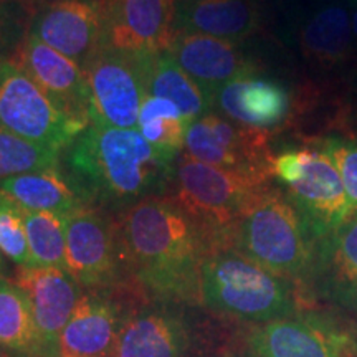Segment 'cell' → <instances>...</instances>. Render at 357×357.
<instances>
[{
	"instance_id": "cb8c5ba5",
	"label": "cell",
	"mask_w": 357,
	"mask_h": 357,
	"mask_svg": "<svg viewBox=\"0 0 357 357\" xmlns=\"http://www.w3.org/2000/svg\"><path fill=\"white\" fill-rule=\"evenodd\" d=\"M0 192L7 194L26 211L68 215L84 207L66 184L58 167L0 178Z\"/></svg>"
},
{
	"instance_id": "5bb4252c",
	"label": "cell",
	"mask_w": 357,
	"mask_h": 357,
	"mask_svg": "<svg viewBox=\"0 0 357 357\" xmlns=\"http://www.w3.org/2000/svg\"><path fill=\"white\" fill-rule=\"evenodd\" d=\"M26 35L84 70L105 47L102 0H50L30 15Z\"/></svg>"
},
{
	"instance_id": "d590c367",
	"label": "cell",
	"mask_w": 357,
	"mask_h": 357,
	"mask_svg": "<svg viewBox=\"0 0 357 357\" xmlns=\"http://www.w3.org/2000/svg\"><path fill=\"white\" fill-rule=\"evenodd\" d=\"M6 273V260H3V255L0 253V276Z\"/></svg>"
},
{
	"instance_id": "d6986e66",
	"label": "cell",
	"mask_w": 357,
	"mask_h": 357,
	"mask_svg": "<svg viewBox=\"0 0 357 357\" xmlns=\"http://www.w3.org/2000/svg\"><path fill=\"white\" fill-rule=\"evenodd\" d=\"M12 281L29 296L48 357H60L61 331L82 298L83 287L61 268H19Z\"/></svg>"
},
{
	"instance_id": "52a82bcc",
	"label": "cell",
	"mask_w": 357,
	"mask_h": 357,
	"mask_svg": "<svg viewBox=\"0 0 357 357\" xmlns=\"http://www.w3.org/2000/svg\"><path fill=\"white\" fill-rule=\"evenodd\" d=\"M273 177L284 187L318 242L354 212L333 159L318 146L276 154Z\"/></svg>"
},
{
	"instance_id": "6da1fadb",
	"label": "cell",
	"mask_w": 357,
	"mask_h": 357,
	"mask_svg": "<svg viewBox=\"0 0 357 357\" xmlns=\"http://www.w3.org/2000/svg\"><path fill=\"white\" fill-rule=\"evenodd\" d=\"M128 283L146 300L200 306V266L212 236L171 195L116 213Z\"/></svg>"
},
{
	"instance_id": "603a6c76",
	"label": "cell",
	"mask_w": 357,
	"mask_h": 357,
	"mask_svg": "<svg viewBox=\"0 0 357 357\" xmlns=\"http://www.w3.org/2000/svg\"><path fill=\"white\" fill-rule=\"evenodd\" d=\"M146 93L172 101L190 124L213 109V100L176 63L169 52L144 55Z\"/></svg>"
},
{
	"instance_id": "ffe728a7",
	"label": "cell",
	"mask_w": 357,
	"mask_h": 357,
	"mask_svg": "<svg viewBox=\"0 0 357 357\" xmlns=\"http://www.w3.org/2000/svg\"><path fill=\"white\" fill-rule=\"evenodd\" d=\"M263 26L255 0H176L174 32L202 33L242 43Z\"/></svg>"
},
{
	"instance_id": "30bf717a",
	"label": "cell",
	"mask_w": 357,
	"mask_h": 357,
	"mask_svg": "<svg viewBox=\"0 0 357 357\" xmlns=\"http://www.w3.org/2000/svg\"><path fill=\"white\" fill-rule=\"evenodd\" d=\"M271 137V132L242 126L211 111L189 126L184 153L211 166L273 181Z\"/></svg>"
},
{
	"instance_id": "d4e9b609",
	"label": "cell",
	"mask_w": 357,
	"mask_h": 357,
	"mask_svg": "<svg viewBox=\"0 0 357 357\" xmlns=\"http://www.w3.org/2000/svg\"><path fill=\"white\" fill-rule=\"evenodd\" d=\"M0 347L22 357H48L29 296L0 276Z\"/></svg>"
},
{
	"instance_id": "8fae6325",
	"label": "cell",
	"mask_w": 357,
	"mask_h": 357,
	"mask_svg": "<svg viewBox=\"0 0 357 357\" xmlns=\"http://www.w3.org/2000/svg\"><path fill=\"white\" fill-rule=\"evenodd\" d=\"M89 119L102 128L136 129L146 98L144 55L101 47L84 68Z\"/></svg>"
},
{
	"instance_id": "277c9868",
	"label": "cell",
	"mask_w": 357,
	"mask_h": 357,
	"mask_svg": "<svg viewBox=\"0 0 357 357\" xmlns=\"http://www.w3.org/2000/svg\"><path fill=\"white\" fill-rule=\"evenodd\" d=\"M231 248L303 288L314 271L318 238L287 192L271 184L242 212Z\"/></svg>"
},
{
	"instance_id": "2e32d148",
	"label": "cell",
	"mask_w": 357,
	"mask_h": 357,
	"mask_svg": "<svg viewBox=\"0 0 357 357\" xmlns=\"http://www.w3.org/2000/svg\"><path fill=\"white\" fill-rule=\"evenodd\" d=\"M10 60L37 83L58 111L91 124L88 78L78 63L30 35H25Z\"/></svg>"
},
{
	"instance_id": "44dd1931",
	"label": "cell",
	"mask_w": 357,
	"mask_h": 357,
	"mask_svg": "<svg viewBox=\"0 0 357 357\" xmlns=\"http://www.w3.org/2000/svg\"><path fill=\"white\" fill-rule=\"evenodd\" d=\"M312 276L329 300L357 316V211L319 240Z\"/></svg>"
},
{
	"instance_id": "836d02e7",
	"label": "cell",
	"mask_w": 357,
	"mask_h": 357,
	"mask_svg": "<svg viewBox=\"0 0 357 357\" xmlns=\"http://www.w3.org/2000/svg\"><path fill=\"white\" fill-rule=\"evenodd\" d=\"M349 83H351V88H352V91H354V96L357 100V68L354 70V78H352V82H349Z\"/></svg>"
},
{
	"instance_id": "7c38bea8",
	"label": "cell",
	"mask_w": 357,
	"mask_h": 357,
	"mask_svg": "<svg viewBox=\"0 0 357 357\" xmlns=\"http://www.w3.org/2000/svg\"><path fill=\"white\" fill-rule=\"evenodd\" d=\"M146 298L131 284L84 289L60 336V357H113L129 312Z\"/></svg>"
},
{
	"instance_id": "8992f818",
	"label": "cell",
	"mask_w": 357,
	"mask_h": 357,
	"mask_svg": "<svg viewBox=\"0 0 357 357\" xmlns=\"http://www.w3.org/2000/svg\"><path fill=\"white\" fill-rule=\"evenodd\" d=\"M349 329L318 311H301L263 324H242L222 349V357H356Z\"/></svg>"
},
{
	"instance_id": "e575fe53",
	"label": "cell",
	"mask_w": 357,
	"mask_h": 357,
	"mask_svg": "<svg viewBox=\"0 0 357 357\" xmlns=\"http://www.w3.org/2000/svg\"><path fill=\"white\" fill-rule=\"evenodd\" d=\"M0 357H22V356H17V354H13V352L3 349V347H0Z\"/></svg>"
},
{
	"instance_id": "3957f363",
	"label": "cell",
	"mask_w": 357,
	"mask_h": 357,
	"mask_svg": "<svg viewBox=\"0 0 357 357\" xmlns=\"http://www.w3.org/2000/svg\"><path fill=\"white\" fill-rule=\"evenodd\" d=\"M303 288L235 248L212 252L200 266V306L242 324H263L306 311Z\"/></svg>"
},
{
	"instance_id": "1f68e13d",
	"label": "cell",
	"mask_w": 357,
	"mask_h": 357,
	"mask_svg": "<svg viewBox=\"0 0 357 357\" xmlns=\"http://www.w3.org/2000/svg\"><path fill=\"white\" fill-rule=\"evenodd\" d=\"M17 2L29 12V15H32V13L37 12L40 7H43L45 3L50 2V0H17Z\"/></svg>"
},
{
	"instance_id": "5b68a950",
	"label": "cell",
	"mask_w": 357,
	"mask_h": 357,
	"mask_svg": "<svg viewBox=\"0 0 357 357\" xmlns=\"http://www.w3.org/2000/svg\"><path fill=\"white\" fill-rule=\"evenodd\" d=\"M273 181H260L211 166L182 151L174 166L167 195L197 220L215 243V252L231 248L234 229L247 205Z\"/></svg>"
},
{
	"instance_id": "4dcf8cb0",
	"label": "cell",
	"mask_w": 357,
	"mask_h": 357,
	"mask_svg": "<svg viewBox=\"0 0 357 357\" xmlns=\"http://www.w3.org/2000/svg\"><path fill=\"white\" fill-rule=\"evenodd\" d=\"M30 15L17 0H0V63L10 60L24 42Z\"/></svg>"
},
{
	"instance_id": "f1b7e54d",
	"label": "cell",
	"mask_w": 357,
	"mask_h": 357,
	"mask_svg": "<svg viewBox=\"0 0 357 357\" xmlns=\"http://www.w3.org/2000/svg\"><path fill=\"white\" fill-rule=\"evenodd\" d=\"M0 253L19 268H33L24 218V207L0 192Z\"/></svg>"
},
{
	"instance_id": "f546056e",
	"label": "cell",
	"mask_w": 357,
	"mask_h": 357,
	"mask_svg": "<svg viewBox=\"0 0 357 357\" xmlns=\"http://www.w3.org/2000/svg\"><path fill=\"white\" fill-rule=\"evenodd\" d=\"M311 146L321 147L333 159L349 202L357 211V141L346 137H328Z\"/></svg>"
},
{
	"instance_id": "7a4b0ae2",
	"label": "cell",
	"mask_w": 357,
	"mask_h": 357,
	"mask_svg": "<svg viewBox=\"0 0 357 357\" xmlns=\"http://www.w3.org/2000/svg\"><path fill=\"white\" fill-rule=\"evenodd\" d=\"M181 153L149 144L137 129L89 124L58 159V171L84 207L119 213L171 190Z\"/></svg>"
},
{
	"instance_id": "9c48e42d",
	"label": "cell",
	"mask_w": 357,
	"mask_h": 357,
	"mask_svg": "<svg viewBox=\"0 0 357 357\" xmlns=\"http://www.w3.org/2000/svg\"><path fill=\"white\" fill-rule=\"evenodd\" d=\"M63 220L66 270L83 289H109L129 284L114 213L82 207L63 215Z\"/></svg>"
},
{
	"instance_id": "ac0fdd59",
	"label": "cell",
	"mask_w": 357,
	"mask_h": 357,
	"mask_svg": "<svg viewBox=\"0 0 357 357\" xmlns=\"http://www.w3.org/2000/svg\"><path fill=\"white\" fill-rule=\"evenodd\" d=\"M213 108L236 124L275 134L287 131L293 95L283 83L253 73L223 84Z\"/></svg>"
},
{
	"instance_id": "83f0119b",
	"label": "cell",
	"mask_w": 357,
	"mask_h": 357,
	"mask_svg": "<svg viewBox=\"0 0 357 357\" xmlns=\"http://www.w3.org/2000/svg\"><path fill=\"white\" fill-rule=\"evenodd\" d=\"M60 151L33 144L0 126V178L58 167Z\"/></svg>"
},
{
	"instance_id": "4316f807",
	"label": "cell",
	"mask_w": 357,
	"mask_h": 357,
	"mask_svg": "<svg viewBox=\"0 0 357 357\" xmlns=\"http://www.w3.org/2000/svg\"><path fill=\"white\" fill-rule=\"evenodd\" d=\"M24 218L33 268L66 270V231L63 215L24 208Z\"/></svg>"
},
{
	"instance_id": "d6a6232c",
	"label": "cell",
	"mask_w": 357,
	"mask_h": 357,
	"mask_svg": "<svg viewBox=\"0 0 357 357\" xmlns=\"http://www.w3.org/2000/svg\"><path fill=\"white\" fill-rule=\"evenodd\" d=\"M351 8V24H352V33H354V42H357V0H347Z\"/></svg>"
},
{
	"instance_id": "7402d4cb",
	"label": "cell",
	"mask_w": 357,
	"mask_h": 357,
	"mask_svg": "<svg viewBox=\"0 0 357 357\" xmlns=\"http://www.w3.org/2000/svg\"><path fill=\"white\" fill-rule=\"evenodd\" d=\"M298 38L303 56L316 68H341L354 52L349 8L336 2L319 7L303 22Z\"/></svg>"
},
{
	"instance_id": "e0dca14e",
	"label": "cell",
	"mask_w": 357,
	"mask_h": 357,
	"mask_svg": "<svg viewBox=\"0 0 357 357\" xmlns=\"http://www.w3.org/2000/svg\"><path fill=\"white\" fill-rule=\"evenodd\" d=\"M167 52L212 100L223 84L260 70L242 50V43L202 33H176Z\"/></svg>"
},
{
	"instance_id": "ba28073f",
	"label": "cell",
	"mask_w": 357,
	"mask_h": 357,
	"mask_svg": "<svg viewBox=\"0 0 357 357\" xmlns=\"http://www.w3.org/2000/svg\"><path fill=\"white\" fill-rule=\"evenodd\" d=\"M0 126L33 144L60 151L89 124L58 111L13 60L0 63Z\"/></svg>"
},
{
	"instance_id": "4fadbf2b",
	"label": "cell",
	"mask_w": 357,
	"mask_h": 357,
	"mask_svg": "<svg viewBox=\"0 0 357 357\" xmlns=\"http://www.w3.org/2000/svg\"><path fill=\"white\" fill-rule=\"evenodd\" d=\"M184 305L146 300L124 321L113 357H200L195 326Z\"/></svg>"
},
{
	"instance_id": "484cf974",
	"label": "cell",
	"mask_w": 357,
	"mask_h": 357,
	"mask_svg": "<svg viewBox=\"0 0 357 357\" xmlns=\"http://www.w3.org/2000/svg\"><path fill=\"white\" fill-rule=\"evenodd\" d=\"M190 121L172 101L146 95L137 118V131L154 147L182 153Z\"/></svg>"
},
{
	"instance_id": "9a60e30c",
	"label": "cell",
	"mask_w": 357,
	"mask_h": 357,
	"mask_svg": "<svg viewBox=\"0 0 357 357\" xmlns=\"http://www.w3.org/2000/svg\"><path fill=\"white\" fill-rule=\"evenodd\" d=\"M105 47L154 55L174 40L176 0H102Z\"/></svg>"
}]
</instances>
